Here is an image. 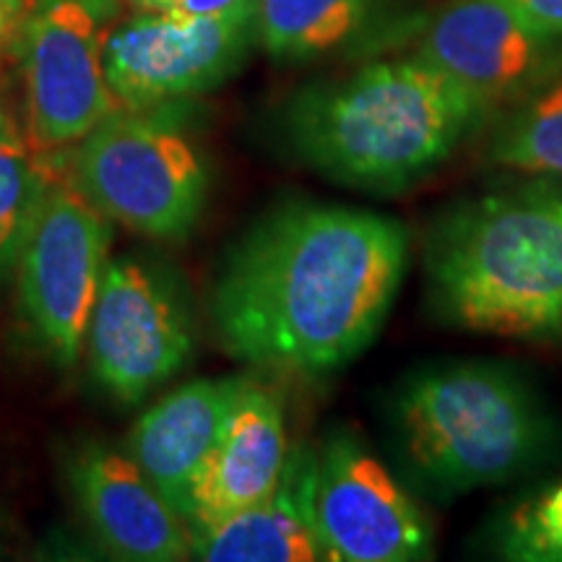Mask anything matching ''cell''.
I'll return each mask as SVG.
<instances>
[{"mask_svg": "<svg viewBox=\"0 0 562 562\" xmlns=\"http://www.w3.org/2000/svg\"><path fill=\"white\" fill-rule=\"evenodd\" d=\"M256 5L209 16L140 11L112 26L104 74L117 104L159 108L222 87L258 45Z\"/></svg>", "mask_w": 562, "mask_h": 562, "instance_id": "obj_8", "label": "cell"}, {"mask_svg": "<svg viewBox=\"0 0 562 562\" xmlns=\"http://www.w3.org/2000/svg\"><path fill=\"white\" fill-rule=\"evenodd\" d=\"M393 448L435 497L505 484L544 461L554 422L518 370L453 360L406 375L391 398Z\"/></svg>", "mask_w": 562, "mask_h": 562, "instance_id": "obj_4", "label": "cell"}, {"mask_svg": "<svg viewBox=\"0 0 562 562\" xmlns=\"http://www.w3.org/2000/svg\"><path fill=\"white\" fill-rule=\"evenodd\" d=\"M37 0H0V60L16 45L19 30Z\"/></svg>", "mask_w": 562, "mask_h": 562, "instance_id": "obj_22", "label": "cell"}, {"mask_svg": "<svg viewBox=\"0 0 562 562\" xmlns=\"http://www.w3.org/2000/svg\"><path fill=\"white\" fill-rule=\"evenodd\" d=\"M313 526L321 560L417 562L432 558V529L417 501L355 432L315 451Z\"/></svg>", "mask_w": 562, "mask_h": 562, "instance_id": "obj_10", "label": "cell"}, {"mask_svg": "<svg viewBox=\"0 0 562 562\" xmlns=\"http://www.w3.org/2000/svg\"><path fill=\"white\" fill-rule=\"evenodd\" d=\"M560 42L533 32L503 0H448L422 30L417 55L490 110L560 76Z\"/></svg>", "mask_w": 562, "mask_h": 562, "instance_id": "obj_11", "label": "cell"}, {"mask_svg": "<svg viewBox=\"0 0 562 562\" xmlns=\"http://www.w3.org/2000/svg\"><path fill=\"white\" fill-rule=\"evenodd\" d=\"M409 266L396 216L290 201L229 250L211 315L227 355L290 375H331L381 334Z\"/></svg>", "mask_w": 562, "mask_h": 562, "instance_id": "obj_1", "label": "cell"}, {"mask_svg": "<svg viewBox=\"0 0 562 562\" xmlns=\"http://www.w3.org/2000/svg\"><path fill=\"white\" fill-rule=\"evenodd\" d=\"M243 381L199 378L180 385L144 412L125 442V453L186 521L193 480L220 438Z\"/></svg>", "mask_w": 562, "mask_h": 562, "instance_id": "obj_14", "label": "cell"}, {"mask_svg": "<svg viewBox=\"0 0 562 562\" xmlns=\"http://www.w3.org/2000/svg\"><path fill=\"white\" fill-rule=\"evenodd\" d=\"M487 108L419 55L311 83L284 110L294 157L323 178L398 193L438 170Z\"/></svg>", "mask_w": 562, "mask_h": 562, "instance_id": "obj_2", "label": "cell"}, {"mask_svg": "<svg viewBox=\"0 0 562 562\" xmlns=\"http://www.w3.org/2000/svg\"><path fill=\"white\" fill-rule=\"evenodd\" d=\"M138 11L157 13H182V16H209V13H224L252 5L258 0H131Z\"/></svg>", "mask_w": 562, "mask_h": 562, "instance_id": "obj_21", "label": "cell"}, {"mask_svg": "<svg viewBox=\"0 0 562 562\" xmlns=\"http://www.w3.org/2000/svg\"><path fill=\"white\" fill-rule=\"evenodd\" d=\"M542 37L562 40V0H503Z\"/></svg>", "mask_w": 562, "mask_h": 562, "instance_id": "obj_20", "label": "cell"}, {"mask_svg": "<svg viewBox=\"0 0 562 562\" xmlns=\"http://www.w3.org/2000/svg\"><path fill=\"white\" fill-rule=\"evenodd\" d=\"M315 451L290 453L277 490L235 516L191 531V558L206 562H315Z\"/></svg>", "mask_w": 562, "mask_h": 562, "instance_id": "obj_15", "label": "cell"}, {"mask_svg": "<svg viewBox=\"0 0 562 562\" xmlns=\"http://www.w3.org/2000/svg\"><path fill=\"white\" fill-rule=\"evenodd\" d=\"M372 0H258V45L277 60H311L347 42Z\"/></svg>", "mask_w": 562, "mask_h": 562, "instance_id": "obj_16", "label": "cell"}, {"mask_svg": "<svg viewBox=\"0 0 562 562\" xmlns=\"http://www.w3.org/2000/svg\"><path fill=\"white\" fill-rule=\"evenodd\" d=\"M68 480L81 516L112 558L178 562L193 552L191 526L128 453L83 442L68 461Z\"/></svg>", "mask_w": 562, "mask_h": 562, "instance_id": "obj_12", "label": "cell"}, {"mask_svg": "<svg viewBox=\"0 0 562 562\" xmlns=\"http://www.w3.org/2000/svg\"><path fill=\"white\" fill-rule=\"evenodd\" d=\"M40 149L0 108V279L19 263L40 203L55 180Z\"/></svg>", "mask_w": 562, "mask_h": 562, "instance_id": "obj_18", "label": "cell"}, {"mask_svg": "<svg viewBox=\"0 0 562 562\" xmlns=\"http://www.w3.org/2000/svg\"><path fill=\"white\" fill-rule=\"evenodd\" d=\"M117 13L121 0H37L24 19L13 50L34 149L79 144L121 110L104 74V45Z\"/></svg>", "mask_w": 562, "mask_h": 562, "instance_id": "obj_6", "label": "cell"}, {"mask_svg": "<svg viewBox=\"0 0 562 562\" xmlns=\"http://www.w3.org/2000/svg\"><path fill=\"white\" fill-rule=\"evenodd\" d=\"M487 157L503 170L562 180V74L524 97L497 125Z\"/></svg>", "mask_w": 562, "mask_h": 562, "instance_id": "obj_17", "label": "cell"}, {"mask_svg": "<svg viewBox=\"0 0 562 562\" xmlns=\"http://www.w3.org/2000/svg\"><path fill=\"white\" fill-rule=\"evenodd\" d=\"M193 321L172 279L133 258H110L87 328L89 368L117 402L138 404L186 368Z\"/></svg>", "mask_w": 562, "mask_h": 562, "instance_id": "obj_9", "label": "cell"}, {"mask_svg": "<svg viewBox=\"0 0 562 562\" xmlns=\"http://www.w3.org/2000/svg\"><path fill=\"white\" fill-rule=\"evenodd\" d=\"M180 102L112 112L70 154L68 180L110 222L136 235L186 243L201 222L209 172L182 131Z\"/></svg>", "mask_w": 562, "mask_h": 562, "instance_id": "obj_5", "label": "cell"}, {"mask_svg": "<svg viewBox=\"0 0 562 562\" xmlns=\"http://www.w3.org/2000/svg\"><path fill=\"white\" fill-rule=\"evenodd\" d=\"M427 297L448 326L562 336V180L531 178L456 203L425 245Z\"/></svg>", "mask_w": 562, "mask_h": 562, "instance_id": "obj_3", "label": "cell"}, {"mask_svg": "<svg viewBox=\"0 0 562 562\" xmlns=\"http://www.w3.org/2000/svg\"><path fill=\"white\" fill-rule=\"evenodd\" d=\"M290 461L281 398L245 378L224 427L193 480L188 526L203 529L269 497Z\"/></svg>", "mask_w": 562, "mask_h": 562, "instance_id": "obj_13", "label": "cell"}, {"mask_svg": "<svg viewBox=\"0 0 562 562\" xmlns=\"http://www.w3.org/2000/svg\"><path fill=\"white\" fill-rule=\"evenodd\" d=\"M112 243L110 220L55 178L19 256L21 311L58 368L79 360Z\"/></svg>", "mask_w": 562, "mask_h": 562, "instance_id": "obj_7", "label": "cell"}, {"mask_svg": "<svg viewBox=\"0 0 562 562\" xmlns=\"http://www.w3.org/2000/svg\"><path fill=\"white\" fill-rule=\"evenodd\" d=\"M497 552L508 560L562 562V482L508 513L497 531Z\"/></svg>", "mask_w": 562, "mask_h": 562, "instance_id": "obj_19", "label": "cell"}]
</instances>
